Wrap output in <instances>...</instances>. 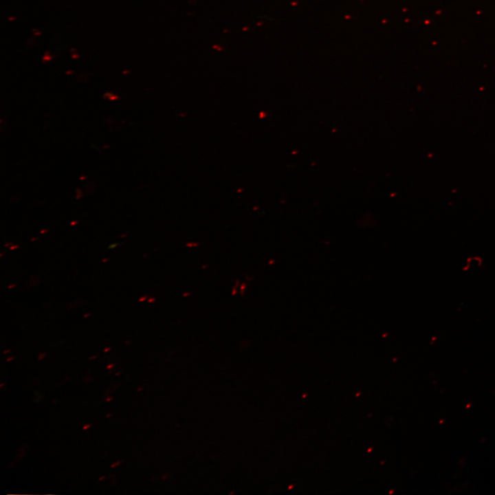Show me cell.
Wrapping results in <instances>:
<instances>
[{"mask_svg":"<svg viewBox=\"0 0 495 495\" xmlns=\"http://www.w3.org/2000/svg\"><path fill=\"white\" fill-rule=\"evenodd\" d=\"M45 355L44 353H41L38 356V359L41 360L42 358H43V357H45Z\"/></svg>","mask_w":495,"mask_h":495,"instance_id":"3","label":"cell"},{"mask_svg":"<svg viewBox=\"0 0 495 495\" xmlns=\"http://www.w3.org/2000/svg\"><path fill=\"white\" fill-rule=\"evenodd\" d=\"M107 260H108V259H105V260L104 259L102 261H103V262H105V261H107Z\"/></svg>","mask_w":495,"mask_h":495,"instance_id":"12","label":"cell"},{"mask_svg":"<svg viewBox=\"0 0 495 495\" xmlns=\"http://www.w3.org/2000/svg\"><path fill=\"white\" fill-rule=\"evenodd\" d=\"M89 427H90V425H89H89H85V426L83 427L82 429H83V430H86V429L89 428Z\"/></svg>","mask_w":495,"mask_h":495,"instance_id":"5","label":"cell"},{"mask_svg":"<svg viewBox=\"0 0 495 495\" xmlns=\"http://www.w3.org/2000/svg\"><path fill=\"white\" fill-rule=\"evenodd\" d=\"M120 463H121L120 461H118V462H117V463H115L112 464L111 467V468H113L114 466H117V465H119Z\"/></svg>","mask_w":495,"mask_h":495,"instance_id":"2","label":"cell"},{"mask_svg":"<svg viewBox=\"0 0 495 495\" xmlns=\"http://www.w3.org/2000/svg\"><path fill=\"white\" fill-rule=\"evenodd\" d=\"M8 351H10V350L5 351L3 353H8Z\"/></svg>","mask_w":495,"mask_h":495,"instance_id":"11","label":"cell"},{"mask_svg":"<svg viewBox=\"0 0 495 495\" xmlns=\"http://www.w3.org/2000/svg\"><path fill=\"white\" fill-rule=\"evenodd\" d=\"M12 359H13V358H11L7 359V361L8 362V361H10V360H12Z\"/></svg>","mask_w":495,"mask_h":495,"instance_id":"10","label":"cell"},{"mask_svg":"<svg viewBox=\"0 0 495 495\" xmlns=\"http://www.w3.org/2000/svg\"><path fill=\"white\" fill-rule=\"evenodd\" d=\"M111 399H112V397H109V398L107 399V402H109V401H111Z\"/></svg>","mask_w":495,"mask_h":495,"instance_id":"8","label":"cell"},{"mask_svg":"<svg viewBox=\"0 0 495 495\" xmlns=\"http://www.w3.org/2000/svg\"><path fill=\"white\" fill-rule=\"evenodd\" d=\"M118 245V244H117V243L112 244V245H109V248H114L117 247Z\"/></svg>","mask_w":495,"mask_h":495,"instance_id":"1","label":"cell"},{"mask_svg":"<svg viewBox=\"0 0 495 495\" xmlns=\"http://www.w3.org/2000/svg\"><path fill=\"white\" fill-rule=\"evenodd\" d=\"M47 230H42V231L41 232V233L42 234V233H43V232H47Z\"/></svg>","mask_w":495,"mask_h":495,"instance_id":"9","label":"cell"},{"mask_svg":"<svg viewBox=\"0 0 495 495\" xmlns=\"http://www.w3.org/2000/svg\"><path fill=\"white\" fill-rule=\"evenodd\" d=\"M111 350V348H107L104 350V352H107L108 351Z\"/></svg>","mask_w":495,"mask_h":495,"instance_id":"7","label":"cell"},{"mask_svg":"<svg viewBox=\"0 0 495 495\" xmlns=\"http://www.w3.org/2000/svg\"><path fill=\"white\" fill-rule=\"evenodd\" d=\"M18 247H19L18 245L12 246V247L10 248V250H14V249L17 248Z\"/></svg>","mask_w":495,"mask_h":495,"instance_id":"6","label":"cell"},{"mask_svg":"<svg viewBox=\"0 0 495 495\" xmlns=\"http://www.w3.org/2000/svg\"><path fill=\"white\" fill-rule=\"evenodd\" d=\"M113 366H114V364H109V365L107 366V368L108 369H111V368H112V367H113Z\"/></svg>","mask_w":495,"mask_h":495,"instance_id":"4","label":"cell"}]
</instances>
